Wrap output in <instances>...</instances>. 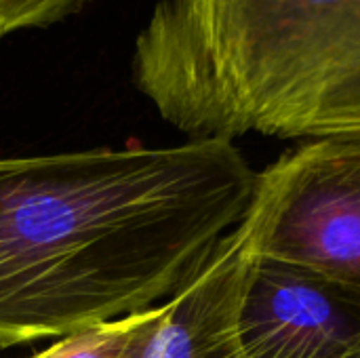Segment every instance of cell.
Masks as SVG:
<instances>
[{"label":"cell","mask_w":360,"mask_h":358,"mask_svg":"<svg viewBox=\"0 0 360 358\" xmlns=\"http://www.w3.org/2000/svg\"><path fill=\"white\" fill-rule=\"evenodd\" d=\"M162 314L165 302L146 312L78 329L27 358H141Z\"/></svg>","instance_id":"8992f818"},{"label":"cell","mask_w":360,"mask_h":358,"mask_svg":"<svg viewBox=\"0 0 360 358\" xmlns=\"http://www.w3.org/2000/svg\"><path fill=\"white\" fill-rule=\"evenodd\" d=\"M230 139L0 158V350L171 300L240 224Z\"/></svg>","instance_id":"6da1fadb"},{"label":"cell","mask_w":360,"mask_h":358,"mask_svg":"<svg viewBox=\"0 0 360 358\" xmlns=\"http://www.w3.org/2000/svg\"><path fill=\"white\" fill-rule=\"evenodd\" d=\"M91 0H0V38L32 30L49 27L76 13Z\"/></svg>","instance_id":"52a82bcc"},{"label":"cell","mask_w":360,"mask_h":358,"mask_svg":"<svg viewBox=\"0 0 360 358\" xmlns=\"http://www.w3.org/2000/svg\"><path fill=\"white\" fill-rule=\"evenodd\" d=\"M253 257L234 228L171 300L141 358H245L240 302Z\"/></svg>","instance_id":"5b68a950"},{"label":"cell","mask_w":360,"mask_h":358,"mask_svg":"<svg viewBox=\"0 0 360 358\" xmlns=\"http://www.w3.org/2000/svg\"><path fill=\"white\" fill-rule=\"evenodd\" d=\"M133 82L190 139L360 135V0H160Z\"/></svg>","instance_id":"7a4b0ae2"},{"label":"cell","mask_w":360,"mask_h":358,"mask_svg":"<svg viewBox=\"0 0 360 358\" xmlns=\"http://www.w3.org/2000/svg\"><path fill=\"white\" fill-rule=\"evenodd\" d=\"M238 338L245 358H360V293L253 260Z\"/></svg>","instance_id":"277c9868"},{"label":"cell","mask_w":360,"mask_h":358,"mask_svg":"<svg viewBox=\"0 0 360 358\" xmlns=\"http://www.w3.org/2000/svg\"><path fill=\"white\" fill-rule=\"evenodd\" d=\"M255 262L360 293V135L310 139L255 175L236 226Z\"/></svg>","instance_id":"3957f363"}]
</instances>
